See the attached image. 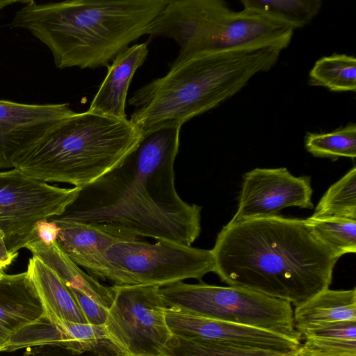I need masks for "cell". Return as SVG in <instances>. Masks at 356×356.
<instances>
[{"label": "cell", "mask_w": 356, "mask_h": 356, "mask_svg": "<svg viewBox=\"0 0 356 356\" xmlns=\"http://www.w3.org/2000/svg\"><path fill=\"white\" fill-rule=\"evenodd\" d=\"M35 230L38 239L44 243L49 244L56 241L58 227L54 221H47V220L40 221L36 225Z\"/></svg>", "instance_id": "31"}, {"label": "cell", "mask_w": 356, "mask_h": 356, "mask_svg": "<svg viewBox=\"0 0 356 356\" xmlns=\"http://www.w3.org/2000/svg\"><path fill=\"white\" fill-rule=\"evenodd\" d=\"M248 9L275 19L293 29L308 24L322 7L321 0H241Z\"/></svg>", "instance_id": "23"}, {"label": "cell", "mask_w": 356, "mask_h": 356, "mask_svg": "<svg viewBox=\"0 0 356 356\" xmlns=\"http://www.w3.org/2000/svg\"><path fill=\"white\" fill-rule=\"evenodd\" d=\"M68 289L81 308L87 323L97 325L105 323L108 309L83 292L73 288Z\"/></svg>", "instance_id": "30"}, {"label": "cell", "mask_w": 356, "mask_h": 356, "mask_svg": "<svg viewBox=\"0 0 356 356\" xmlns=\"http://www.w3.org/2000/svg\"><path fill=\"white\" fill-rule=\"evenodd\" d=\"M299 333L301 338L356 341V321H341L314 326Z\"/></svg>", "instance_id": "29"}, {"label": "cell", "mask_w": 356, "mask_h": 356, "mask_svg": "<svg viewBox=\"0 0 356 356\" xmlns=\"http://www.w3.org/2000/svg\"><path fill=\"white\" fill-rule=\"evenodd\" d=\"M167 325L175 336L199 339L225 346L290 353L300 341L248 325L215 320L175 307L165 309Z\"/></svg>", "instance_id": "12"}, {"label": "cell", "mask_w": 356, "mask_h": 356, "mask_svg": "<svg viewBox=\"0 0 356 356\" xmlns=\"http://www.w3.org/2000/svg\"><path fill=\"white\" fill-rule=\"evenodd\" d=\"M304 220L316 238L339 258L356 252V220L312 216Z\"/></svg>", "instance_id": "27"}, {"label": "cell", "mask_w": 356, "mask_h": 356, "mask_svg": "<svg viewBox=\"0 0 356 356\" xmlns=\"http://www.w3.org/2000/svg\"><path fill=\"white\" fill-rule=\"evenodd\" d=\"M293 31L261 13L229 9L217 22L203 53L254 46H271L282 51L289 46Z\"/></svg>", "instance_id": "15"}, {"label": "cell", "mask_w": 356, "mask_h": 356, "mask_svg": "<svg viewBox=\"0 0 356 356\" xmlns=\"http://www.w3.org/2000/svg\"><path fill=\"white\" fill-rule=\"evenodd\" d=\"M46 346L60 347L74 354L90 352L99 355L102 350H106L121 356L108 340L104 325L70 322L45 314L16 332L1 352Z\"/></svg>", "instance_id": "14"}, {"label": "cell", "mask_w": 356, "mask_h": 356, "mask_svg": "<svg viewBox=\"0 0 356 356\" xmlns=\"http://www.w3.org/2000/svg\"><path fill=\"white\" fill-rule=\"evenodd\" d=\"M211 251L222 282L295 307L329 288L339 259L304 219L280 215L228 222Z\"/></svg>", "instance_id": "2"}, {"label": "cell", "mask_w": 356, "mask_h": 356, "mask_svg": "<svg viewBox=\"0 0 356 356\" xmlns=\"http://www.w3.org/2000/svg\"><path fill=\"white\" fill-rule=\"evenodd\" d=\"M310 176L295 177L286 168H254L243 176L236 211L229 222L279 215L289 207L312 209Z\"/></svg>", "instance_id": "10"}, {"label": "cell", "mask_w": 356, "mask_h": 356, "mask_svg": "<svg viewBox=\"0 0 356 356\" xmlns=\"http://www.w3.org/2000/svg\"><path fill=\"white\" fill-rule=\"evenodd\" d=\"M305 147L316 157L327 158L332 161L341 157H356V124L348 123L344 127L327 133L307 132Z\"/></svg>", "instance_id": "26"}, {"label": "cell", "mask_w": 356, "mask_h": 356, "mask_svg": "<svg viewBox=\"0 0 356 356\" xmlns=\"http://www.w3.org/2000/svg\"><path fill=\"white\" fill-rule=\"evenodd\" d=\"M300 356H312V355H307L304 353H302L301 350H300Z\"/></svg>", "instance_id": "35"}, {"label": "cell", "mask_w": 356, "mask_h": 356, "mask_svg": "<svg viewBox=\"0 0 356 356\" xmlns=\"http://www.w3.org/2000/svg\"><path fill=\"white\" fill-rule=\"evenodd\" d=\"M312 217L356 220V167L331 185L316 205Z\"/></svg>", "instance_id": "25"}, {"label": "cell", "mask_w": 356, "mask_h": 356, "mask_svg": "<svg viewBox=\"0 0 356 356\" xmlns=\"http://www.w3.org/2000/svg\"><path fill=\"white\" fill-rule=\"evenodd\" d=\"M58 227L56 243L76 265L95 277L104 262L106 250L122 241H133L96 227L72 220L50 218Z\"/></svg>", "instance_id": "18"}, {"label": "cell", "mask_w": 356, "mask_h": 356, "mask_svg": "<svg viewBox=\"0 0 356 356\" xmlns=\"http://www.w3.org/2000/svg\"><path fill=\"white\" fill-rule=\"evenodd\" d=\"M181 127L142 134L115 167L80 187L58 217L129 240L147 237L191 245L200 231L202 207L184 201L175 185Z\"/></svg>", "instance_id": "1"}, {"label": "cell", "mask_w": 356, "mask_h": 356, "mask_svg": "<svg viewBox=\"0 0 356 356\" xmlns=\"http://www.w3.org/2000/svg\"><path fill=\"white\" fill-rule=\"evenodd\" d=\"M17 255V252L13 254L8 251L5 243L3 234L0 231V270L8 266Z\"/></svg>", "instance_id": "32"}, {"label": "cell", "mask_w": 356, "mask_h": 356, "mask_svg": "<svg viewBox=\"0 0 356 356\" xmlns=\"http://www.w3.org/2000/svg\"><path fill=\"white\" fill-rule=\"evenodd\" d=\"M309 84L333 92H355L356 59L353 56L333 54L316 61L309 74Z\"/></svg>", "instance_id": "22"}, {"label": "cell", "mask_w": 356, "mask_h": 356, "mask_svg": "<svg viewBox=\"0 0 356 356\" xmlns=\"http://www.w3.org/2000/svg\"><path fill=\"white\" fill-rule=\"evenodd\" d=\"M293 319L298 332L330 323L356 321V289H326L296 307Z\"/></svg>", "instance_id": "21"}, {"label": "cell", "mask_w": 356, "mask_h": 356, "mask_svg": "<svg viewBox=\"0 0 356 356\" xmlns=\"http://www.w3.org/2000/svg\"><path fill=\"white\" fill-rule=\"evenodd\" d=\"M104 258L97 277L115 285L162 288L187 279L202 282L206 274L215 270L211 250L168 241H119L106 250Z\"/></svg>", "instance_id": "7"}, {"label": "cell", "mask_w": 356, "mask_h": 356, "mask_svg": "<svg viewBox=\"0 0 356 356\" xmlns=\"http://www.w3.org/2000/svg\"><path fill=\"white\" fill-rule=\"evenodd\" d=\"M29 1H30V0H25V1H21V0L3 1V0H1L0 1V10L9 4H12V3H22L26 4V3H29Z\"/></svg>", "instance_id": "33"}, {"label": "cell", "mask_w": 356, "mask_h": 356, "mask_svg": "<svg viewBox=\"0 0 356 356\" xmlns=\"http://www.w3.org/2000/svg\"><path fill=\"white\" fill-rule=\"evenodd\" d=\"M141 136L128 119L76 112L23 153L13 166L38 180L80 188L120 163Z\"/></svg>", "instance_id": "5"}, {"label": "cell", "mask_w": 356, "mask_h": 356, "mask_svg": "<svg viewBox=\"0 0 356 356\" xmlns=\"http://www.w3.org/2000/svg\"><path fill=\"white\" fill-rule=\"evenodd\" d=\"M3 273V270H0V276L2 275Z\"/></svg>", "instance_id": "36"}, {"label": "cell", "mask_w": 356, "mask_h": 356, "mask_svg": "<svg viewBox=\"0 0 356 356\" xmlns=\"http://www.w3.org/2000/svg\"><path fill=\"white\" fill-rule=\"evenodd\" d=\"M300 348L293 353H282L173 335L162 356H300Z\"/></svg>", "instance_id": "24"}, {"label": "cell", "mask_w": 356, "mask_h": 356, "mask_svg": "<svg viewBox=\"0 0 356 356\" xmlns=\"http://www.w3.org/2000/svg\"><path fill=\"white\" fill-rule=\"evenodd\" d=\"M167 307L191 314L275 332L300 341L291 304L236 286L179 282L159 289Z\"/></svg>", "instance_id": "6"}, {"label": "cell", "mask_w": 356, "mask_h": 356, "mask_svg": "<svg viewBox=\"0 0 356 356\" xmlns=\"http://www.w3.org/2000/svg\"><path fill=\"white\" fill-rule=\"evenodd\" d=\"M25 248L51 269L67 287L83 292L108 309L114 296L113 286H104L83 271L59 248L56 241L47 244L36 239Z\"/></svg>", "instance_id": "19"}, {"label": "cell", "mask_w": 356, "mask_h": 356, "mask_svg": "<svg viewBox=\"0 0 356 356\" xmlns=\"http://www.w3.org/2000/svg\"><path fill=\"white\" fill-rule=\"evenodd\" d=\"M80 188H61L13 168L0 172V231L13 254L38 239V222L62 215Z\"/></svg>", "instance_id": "9"}, {"label": "cell", "mask_w": 356, "mask_h": 356, "mask_svg": "<svg viewBox=\"0 0 356 356\" xmlns=\"http://www.w3.org/2000/svg\"><path fill=\"white\" fill-rule=\"evenodd\" d=\"M300 350L312 356H356V341L304 338Z\"/></svg>", "instance_id": "28"}, {"label": "cell", "mask_w": 356, "mask_h": 356, "mask_svg": "<svg viewBox=\"0 0 356 356\" xmlns=\"http://www.w3.org/2000/svg\"><path fill=\"white\" fill-rule=\"evenodd\" d=\"M282 51L254 46L204 52L172 65L168 73L134 92L129 121L144 134L181 127L229 99L255 74L270 70Z\"/></svg>", "instance_id": "4"}, {"label": "cell", "mask_w": 356, "mask_h": 356, "mask_svg": "<svg viewBox=\"0 0 356 356\" xmlns=\"http://www.w3.org/2000/svg\"><path fill=\"white\" fill-rule=\"evenodd\" d=\"M24 356H47V355H33V353L31 354V353H26Z\"/></svg>", "instance_id": "34"}, {"label": "cell", "mask_w": 356, "mask_h": 356, "mask_svg": "<svg viewBox=\"0 0 356 356\" xmlns=\"http://www.w3.org/2000/svg\"><path fill=\"white\" fill-rule=\"evenodd\" d=\"M104 324L121 356H162L173 334L165 321L167 305L159 287L113 285Z\"/></svg>", "instance_id": "8"}, {"label": "cell", "mask_w": 356, "mask_h": 356, "mask_svg": "<svg viewBox=\"0 0 356 356\" xmlns=\"http://www.w3.org/2000/svg\"><path fill=\"white\" fill-rule=\"evenodd\" d=\"M148 54L147 43L129 47L108 65L107 74L87 111L126 120V100L133 76Z\"/></svg>", "instance_id": "16"}, {"label": "cell", "mask_w": 356, "mask_h": 356, "mask_svg": "<svg viewBox=\"0 0 356 356\" xmlns=\"http://www.w3.org/2000/svg\"><path fill=\"white\" fill-rule=\"evenodd\" d=\"M229 10L222 0H169L147 34L177 42L180 49L172 64L177 65L203 53L218 21Z\"/></svg>", "instance_id": "11"}, {"label": "cell", "mask_w": 356, "mask_h": 356, "mask_svg": "<svg viewBox=\"0 0 356 356\" xmlns=\"http://www.w3.org/2000/svg\"><path fill=\"white\" fill-rule=\"evenodd\" d=\"M169 0H67L24 5L10 22L50 50L58 69L108 67L147 33Z\"/></svg>", "instance_id": "3"}, {"label": "cell", "mask_w": 356, "mask_h": 356, "mask_svg": "<svg viewBox=\"0 0 356 356\" xmlns=\"http://www.w3.org/2000/svg\"><path fill=\"white\" fill-rule=\"evenodd\" d=\"M76 112L68 104H29L0 99V168L13 162Z\"/></svg>", "instance_id": "13"}, {"label": "cell", "mask_w": 356, "mask_h": 356, "mask_svg": "<svg viewBox=\"0 0 356 356\" xmlns=\"http://www.w3.org/2000/svg\"><path fill=\"white\" fill-rule=\"evenodd\" d=\"M44 314L41 300L26 271L0 276V352L9 339Z\"/></svg>", "instance_id": "17"}, {"label": "cell", "mask_w": 356, "mask_h": 356, "mask_svg": "<svg viewBox=\"0 0 356 356\" xmlns=\"http://www.w3.org/2000/svg\"><path fill=\"white\" fill-rule=\"evenodd\" d=\"M26 273L41 300L44 314L59 320L87 323L72 293L57 275L33 256Z\"/></svg>", "instance_id": "20"}]
</instances>
